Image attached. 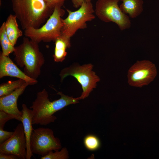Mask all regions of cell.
Instances as JSON below:
<instances>
[{"label": "cell", "mask_w": 159, "mask_h": 159, "mask_svg": "<svg viewBox=\"0 0 159 159\" xmlns=\"http://www.w3.org/2000/svg\"><path fill=\"white\" fill-rule=\"evenodd\" d=\"M57 94L60 97L51 101L45 89L37 93L36 98L30 107L32 109V125L46 126L54 122L57 118L54 115L55 112L69 105L79 102L77 98L65 95L61 92H58Z\"/></svg>", "instance_id": "obj_1"}, {"label": "cell", "mask_w": 159, "mask_h": 159, "mask_svg": "<svg viewBox=\"0 0 159 159\" xmlns=\"http://www.w3.org/2000/svg\"><path fill=\"white\" fill-rule=\"evenodd\" d=\"M13 11L22 29L38 28L45 23L53 11L45 0H11Z\"/></svg>", "instance_id": "obj_2"}, {"label": "cell", "mask_w": 159, "mask_h": 159, "mask_svg": "<svg viewBox=\"0 0 159 159\" xmlns=\"http://www.w3.org/2000/svg\"><path fill=\"white\" fill-rule=\"evenodd\" d=\"M14 54V60L17 65L23 68L24 73L37 80L40 74L41 67L45 62L38 44L25 37L22 42L15 47Z\"/></svg>", "instance_id": "obj_3"}, {"label": "cell", "mask_w": 159, "mask_h": 159, "mask_svg": "<svg viewBox=\"0 0 159 159\" xmlns=\"http://www.w3.org/2000/svg\"><path fill=\"white\" fill-rule=\"evenodd\" d=\"M61 7L56 6L49 18L41 27L37 29L29 28L24 30L25 37L38 44L42 41L54 42L62 35L63 23L61 17L64 15L65 11Z\"/></svg>", "instance_id": "obj_4"}, {"label": "cell", "mask_w": 159, "mask_h": 159, "mask_svg": "<svg viewBox=\"0 0 159 159\" xmlns=\"http://www.w3.org/2000/svg\"><path fill=\"white\" fill-rule=\"evenodd\" d=\"M66 10L68 14L65 19H62V34L70 38L78 30L86 28L87 22L95 18V10L91 1L84 2L76 11Z\"/></svg>", "instance_id": "obj_5"}, {"label": "cell", "mask_w": 159, "mask_h": 159, "mask_svg": "<svg viewBox=\"0 0 159 159\" xmlns=\"http://www.w3.org/2000/svg\"><path fill=\"white\" fill-rule=\"evenodd\" d=\"M119 1V0H97L95 13L101 20L105 22H114L123 31L129 29L131 24L129 16L121 10Z\"/></svg>", "instance_id": "obj_6"}, {"label": "cell", "mask_w": 159, "mask_h": 159, "mask_svg": "<svg viewBox=\"0 0 159 159\" xmlns=\"http://www.w3.org/2000/svg\"><path fill=\"white\" fill-rule=\"evenodd\" d=\"M93 67L91 64H88L69 67L63 69L60 73L62 81L67 76H72L81 85L83 92L81 95L77 98L78 100L87 97L100 80L95 73L92 71Z\"/></svg>", "instance_id": "obj_7"}, {"label": "cell", "mask_w": 159, "mask_h": 159, "mask_svg": "<svg viewBox=\"0 0 159 159\" xmlns=\"http://www.w3.org/2000/svg\"><path fill=\"white\" fill-rule=\"evenodd\" d=\"M30 148L33 154L44 156L53 151L62 148L59 139L54 136L49 128L39 127L34 130L31 137Z\"/></svg>", "instance_id": "obj_8"}, {"label": "cell", "mask_w": 159, "mask_h": 159, "mask_svg": "<svg viewBox=\"0 0 159 159\" xmlns=\"http://www.w3.org/2000/svg\"><path fill=\"white\" fill-rule=\"evenodd\" d=\"M157 74L156 66L151 62L137 61L128 70V83L131 86L141 87L153 81Z\"/></svg>", "instance_id": "obj_9"}, {"label": "cell", "mask_w": 159, "mask_h": 159, "mask_svg": "<svg viewBox=\"0 0 159 159\" xmlns=\"http://www.w3.org/2000/svg\"><path fill=\"white\" fill-rule=\"evenodd\" d=\"M26 141L22 123L17 125L13 135L0 144V153L14 155L19 159L26 158Z\"/></svg>", "instance_id": "obj_10"}, {"label": "cell", "mask_w": 159, "mask_h": 159, "mask_svg": "<svg viewBox=\"0 0 159 159\" xmlns=\"http://www.w3.org/2000/svg\"><path fill=\"white\" fill-rule=\"evenodd\" d=\"M30 84L25 82L19 88L6 95L0 97V110L12 116L14 119L21 122L22 112L18 109L17 102L19 97Z\"/></svg>", "instance_id": "obj_11"}, {"label": "cell", "mask_w": 159, "mask_h": 159, "mask_svg": "<svg viewBox=\"0 0 159 159\" xmlns=\"http://www.w3.org/2000/svg\"><path fill=\"white\" fill-rule=\"evenodd\" d=\"M9 76L22 79L30 85L37 84V80L32 78L21 71L13 62L9 56L0 53V78Z\"/></svg>", "instance_id": "obj_12"}, {"label": "cell", "mask_w": 159, "mask_h": 159, "mask_svg": "<svg viewBox=\"0 0 159 159\" xmlns=\"http://www.w3.org/2000/svg\"><path fill=\"white\" fill-rule=\"evenodd\" d=\"M22 107L21 111L22 117L21 122L23 125L26 141V159H30L33 155L30 148L31 137L34 130L32 127V110L29 109L25 104L22 105Z\"/></svg>", "instance_id": "obj_13"}, {"label": "cell", "mask_w": 159, "mask_h": 159, "mask_svg": "<svg viewBox=\"0 0 159 159\" xmlns=\"http://www.w3.org/2000/svg\"><path fill=\"white\" fill-rule=\"evenodd\" d=\"M70 37L62 35L54 42L55 48L53 57L56 62H62L67 54L66 50L71 46Z\"/></svg>", "instance_id": "obj_14"}, {"label": "cell", "mask_w": 159, "mask_h": 159, "mask_svg": "<svg viewBox=\"0 0 159 159\" xmlns=\"http://www.w3.org/2000/svg\"><path fill=\"white\" fill-rule=\"evenodd\" d=\"M15 15L10 14L5 22L7 34L12 45L14 46L18 39L23 35L22 31L19 28Z\"/></svg>", "instance_id": "obj_15"}, {"label": "cell", "mask_w": 159, "mask_h": 159, "mask_svg": "<svg viewBox=\"0 0 159 159\" xmlns=\"http://www.w3.org/2000/svg\"><path fill=\"white\" fill-rule=\"evenodd\" d=\"M119 6L122 11L129 15L131 18H135L139 16L143 10V1L142 0H122Z\"/></svg>", "instance_id": "obj_16"}, {"label": "cell", "mask_w": 159, "mask_h": 159, "mask_svg": "<svg viewBox=\"0 0 159 159\" xmlns=\"http://www.w3.org/2000/svg\"><path fill=\"white\" fill-rule=\"evenodd\" d=\"M0 43L2 50L1 52L3 55L9 56L14 52L15 47L12 44L7 34L5 21L0 28Z\"/></svg>", "instance_id": "obj_17"}, {"label": "cell", "mask_w": 159, "mask_h": 159, "mask_svg": "<svg viewBox=\"0 0 159 159\" xmlns=\"http://www.w3.org/2000/svg\"><path fill=\"white\" fill-rule=\"evenodd\" d=\"M25 81L21 79L10 80L0 85V97L9 95L19 88Z\"/></svg>", "instance_id": "obj_18"}, {"label": "cell", "mask_w": 159, "mask_h": 159, "mask_svg": "<svg viewBox=\"0 0 159 159\" xmlns=\"http://www.w3.org/2000/svg\"><path fill=\"white\" fill-rule=\"evenodd\" d=\"M84 144L86 148L90 151L98 149L100 146V142L98 138L93 134L87 135L84 139Z\"/></svg>", "instance_id": "obj_19"}, {"label": "cell", "mask_w": 159, "mask_h": 159, "mask_svg": "<svg viewBox=\"0 0 159 159\" xmlns=\"http://www.w3.org/2000/svg\"><path fill=\"white\" fill-rule=\"evenodd\" d=\"M69 158L68 151L65 148H62L60 151L50 152L46 155L42 156L41 159H67Z\"/></svg>", "instance_id": "obj_20"}, {"label": "cell", "mask_w": 159, "mask_h": 159, "mask_svg": "<svg viewBox=\"0 0 159 159\" xmlns=\"http://www.w3.org/2000/svg\"><path fill=\"white\" fill-rule=\"evenodd\" d=\"M14 119L12 115L0 110V128L4 129L6 123L8 121Z\"/></svg>", "instance_id": "obj_21"}, {"label": "cell", "mask_w": 159, "mask_h": 159, "mask_svg": "<svg viewBox=\"0 0 159 159\" xmlns=\"http://www.w3.org/2000/svg\"><path fill=\"white\" fill-rule=\"evenodd\" d=\"M67 0H45L47 6L53 11L57 6L62 7L64 1Z\"/></svg>", "instance_id": "obj_22"}, {"label": "cell", "mask_w": 159, "mask_h": 159, "mask_svg": "<svg viewBox=\"0 0 159 159\" xmlns=\"http://www.w3.org/2000/svg\"><path fill=\"white\" fill-rule=\"evenodd\" d=\"M14 133V132H9L0 128V144L10 138Z\"/></svg>", "instance_id": "obj_23"}, {"label": "cell", "mask_w": 159, "mask_h": 159, "mask_svg": "<svg viewBox=\"0 0 159 159\" xmlns=\"http://www.w3.org/2000/svg\"><path fill=\"white\" fill-rule=\"evenodd\" d=\"M19 159L16 155L11 154L0 153V159Z\"/></svg>", "instance_id": "obj_24"}, {"label": "cell", "mask_w": 159, "mask_h": 159, "mask_svg": "<svg viewBox=\"0 0 159 159\" xmlns=\"http://www.w3.org/2000/svg\"><path fill=\"white\" fill-rule=\"evenodd\" d=\"M74 7L75 8L80 7L82 3L85 1L90 2L91 0H71Z\"/></svg>", "instance_id": "obj_25"}]
</instances>
